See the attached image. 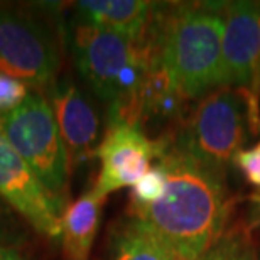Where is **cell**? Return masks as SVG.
<instances>
[{"instance_id":"cell-14","label":"cell","mask_w":260,"mask_h":260,"mask_svg":"<svg viewBox=\"0 0 260 260\" xmlns=\"http://www.w3.org/2000/svg\"><path fill=\"white\" fill-rule=\"evenodd\" d=\"M201 260H257V252L245 230H230Z\"/></svg>"},{"instance_id":"cell-2","label":"cell","mask_w":260,"mask_h":260,"mask_svg":"<svg viewBox=\"0 0 260 260\" xmlns=\"http://www.w3.org/2000/svg\"><path fill=\"white\" fill-rule=\"evenodd\" d=\"M70 38L78 71L108 107V123L125 122L140 127V91L159 59L154 36L132 41L76 19Z\"/></svg>"},{"instance_id":"cell-18","label":"cell","mask_w":260,"mask_h":260,"mask_svg":"<svg viewBox=\"0 0 260 260\" xmlns=\"http://www.w3.org/2000/svg\"><path fill=\"white\" fill-rule=\"evenodd\" d=\"M0 260H24L17 252L7 247H0Z\"/></svg>"},{"instance_id":"cell-3","label":"cell","mask_w":260,"mask_h":260,"mask_svg":"<svg viewBox=\"0 0 260 260\" xmlns=\"http://www.w3.org/2000/svg\"><path fill=\"white\" fill-rule=\"evenodd\" d=\"M221 4L178 5L157 17L154 30L159 59L184 100L226 86Z\"/></svg>"},{"instance_id":"cell-9","label":"cell","mask_w":260,"mask_h":260,"mask_svg":"<svg viewBox=\"0 0 260 260\" xmlns=\"http://www.w3.org/2000/svg\"><path fill=\"white\" fill-rule=\"evenodd\" d=\"M226 86L260 96V2L221 4Z\"/></svg>"},{"instance_id":"cell-7","label":"cell","mask_w":260,"mask_h":260,"mask_svg":"<svg viewBox=\"0 0 260 260\" xmlns=\"http://www.w3.org/2000/svg\"><path fill=\"white\" fill-rule=\"evenodd\" d=\"M0 198L34 230L48 238L61 237L63 203L53 198L34 171L9 142L0 125Z\"/></svg>"},{"instance_id":"cell-8","label":"cell","mask_w":260,"mask_h":260,"mask_svg":"<svg viewBox=\"0 0 260 260\" xmlns=\"http://www.w3.org/2000/svg\"><path fill=\"white\" fill-rule=\"evenodd\" d=\"M155 155L157 140L149 139L142 127L125 122L108 123L98 145L100 174L93 189L107 198L122 188H134L152 168Z\"/></svg>"},{"instance_id":"cell-17","label":"cell","mask_w":260,"mask_h":260,"mask_svg":"<svg viewBox=\"0 0 260 260\" xmlns=\"http://www.w3.org/2000/svg\"><path fill=\"white\" fill-rule=\"evenodd\" d=\"M233 164L245 176L248 183L260 188V142H257L250 149L240 150L233 157Z\"/></svg>"},{"instance_id":"cell-5","label":"cell","mask_w":260,"mask_h":260,"mask_svg":"<svg viewBox=\"0 0 260 260\" xmlns=\"http://www.w3.org/2000/svg\"><path fill=\"white\" fill-rule=\"evenodd\" d=\"M0 125L48 193L63 203L70 159L48 98L32 91L19 108L0 115Z\"/></svg>"},{"instance_id":"cell-11","label":"cell","mask_w":260,"mask_h":260,"mask_svg":"<svg viewBox=\"0 0 260 260\" xmlns=\"http://www.w3.org/2000/svg\"><path fill=\"white\" fill-rule=\"evenodd\" d=\"M154 4L144 0H83L76 2L78 19L93 27L142 41L152 29Z\"/></svg>"},{"instance_id":"cell-10","label":"cell","mask_w":260,"mask_h":260,"mask_svg":"<svg viewBox=\"0 0 260 260\" xmlns=\"http://www.w3.org/2000/svg\"><path fill=\"white\" fill-rule=\"evenodd\" d=\"M48 100L66 147L70 169L96 155L102 142L100 120L93 105L75 83L71 80L56 81L51 86Z\"/></svg>"},{"instance_id":"cell-12","label":"cell","mask_w":260,"mask_h":260,"mask_svg":"<svg viewBox=\"0 0 260 260\" xmlns=\"http://www.w3.org/2000/svg\"><path fill=\"white\" fill-rule=\"evenodd\" d=\"M107 198L95 189L64 208L61 218V243L66 260H88L100 226L102 208Z\"/></svg>"},{"instance_id":"cell-19","label":"cell","mask_w":260,"mask_h":260,"mask_svg":"<svg viewBox=\"0 0 260 260\" xmlns=\"http://www.w3.org/2000/svg\"><path fill=\"white\" fill-rule=\"evenodd\" d=\"M253 200H255V201L258 203V205H260V193H257V194H255V198H253Z\"/></svg>"},{"instance_id":"cell-4","label":"cell","mask_w":260,"mask_h":260,"mask_svg":"<svg viewBox=\"0 0 260 260\" xmlns=\"http://www.w3.org/2000/svg\"><path fill=\"white\" fill-rule=\"evenodd\" d=\"M260 132L258 95L247 88L221 86L198 103L174 140L186 152L216 171L243 150L250 135Z\"/></svg>"},{"instance_id":"cell-16","label":"cell","mask_w":260,"mask_h":260,"mask_svg":"<svg viewBox=\"0 0 260 260\" xmlns=\"http://www.w3.org/2000/svg\"><path fill=\"white\" fill-rule=\"evenodd\" d=\"M32 90L17 78L0 73V115L19 108L27 100Z\"/></svg>"},{"instance_id":"cell-15","label":"cell","mask_w":260,"mask_h":260,"mask_svg":"<svg viewBox=\"0 0 260 260\" xmlns=\"http://www.w3.org/2000/svg\"><path fill=\"white\" fill-rule=\"evenodd\" d=\"M166 184H168V171L157 160L155 166H152L132 188L130 208L147 206L150 203L157 201L164 193Z\"/></svg>"},{"instance_id":"cell-13","label":"cell","mask_w":260,"mask_h":260,"mask_svg":"<svg viewBox=\"0 0 260 260\" xmlns=\"http://www.w3.org/2000/svg\"><path fill=\"white\" fill-rule=\"evenodd\" d=\"M113 260H181L174 250L137 218L113 238Z\"/></svg>"},{"instance_id":"cell-1","label":"cell","mask_w":260,"mask_h":260,"mask_svg":"<svg viewBox=\"0 0 260 260\" xmlns=\"http://www.w3.org/2000/svg\"><path fill=\"white\" fill-rule=\"evenodd\" d=\"M155 140V160L168 171V184L157 201L130 208V213L162 238L181 260H201L223 237L230 216L232 205L221 171L186 152L173 134Z\"/></svg>"},{"instance_id":"cell-6","label":"cell","mask_w":260,"mask_h":260,"mask_svg":"<svg viewBox=\"0 0 260 260\" xmlns=\"http://www.w3.org/2000/svg\"><path fill=\"white\" fill-rule=\"evenodd\" d=\"M59 71V51L48 25L14 7H0V73L30 90H51Z\"/></svg>"}]
</instances>
